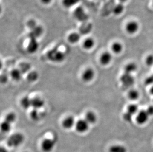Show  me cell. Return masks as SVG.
<instances>
[{
    "label": "cell",
    "mask_w": 153,
    "mask_h": 152,
    "mask_svg": "<svg viewBox=\"0 0 153 152\" xmlns=\"http://www.w3.org/2000/svg\"><path fill=\"white\" fill-rule=\"evenodd\" d=\"M49 58L53 61H62L65 58V55L60 51L58 50H52L49 54Z\"/></svg>",
    "instance_id": "30bf717a"
},
{
    "label": "cell",
    "mask_w": 153,
    "mask_h": 152,
    "mask_svg": "<svg viewBox=\"0 0 153 152\" xmlns=\"http://www.w3.org/2000/svg\"><path fill=\"white\" fill-rule=\"evenodd\" d=\"M11 125L10 123L6 121L2 122L1 125V129L2 132L4 133H8L11 129Z\"/></svg>",
    "instance_id": "f1b7e54d"
},
{
    "label": "cell",
    "mask_w": 153,
    "mask_h": 152,
    "mask_svg": "<svg viewBox=\"0 0 153 152\" xmlns=\"http://www.w3.org/2000/svg\"><path fill=\"white\" fill-rule=\"evenodd\" d=\"M124 29L126 33L130 35L136 34L140 29V24L138 22L135 20H129L126 22Z\"/></svg>",
    "instance_id": "7a4b0ae2"
},
{
    "label": "cell",
    "mask_w": 153,
    "mask_h": 152,
    "mask_svg": "<svg viewBox=\"0 0 153 152\" xmlns=\"http://www.w3.org/2000/svg\"><path fill=\"white\" fill-rule=\"evenodd\" d=\"M18 68L19 69L22 74H28L30 72L31 65L28 62H23L19 65Z\"/></svg>",
    "instance_id": "603a6c76"
},
{
    "label": "cell",
    "mask_w": 153,
    "mask_h": 152,
    "mask_svg": "<svg viewBox=\"0 0 153 152\" xmlns=\"http://www.w3.org/2000/svg\"><path fill=\"white\" fill-rule=\"evenodd\" d=\"M39 77V74L35 71H32L27 74V80L30 83L36 82Z\"/></svg>",
    "instance_id": "83f0119b"
},
{
    "label": "cell",
    "mask_w": 153,
    "mask_h": 152,
    "mask_svg": "<svg viewBox=\"0 0 153 152\" xmlns=\"http://www.w3.org/2000/svg\"><path fill=\"white\" fill-rule=\"evenodd\" d=\"M138 66L136 63L131 62L127 63L124 68V73L132 75V74L135 73L137 70Z\"/></svg>",
    "instance_id": "5bb4252c"
},
{
    "label": "cell",
    "mask_w": 153,
    "mask_h": 152,
    "mask_svg": "<svg viewBox=\"0 0 153 152\" xmlns=\"http://www.w3.org/2000/svg\"><path fill=\"white\" fill-rule=\"evenodd\" d=\"M95 45V41L93 38L88 37L84 40L83 42V47L87 50L92 49Z\"/></svg>",
    "instance_id": "ac0fdd59"
},
{
    "label": "cell",
    "mask_w": 153,
    "mask_h": 152,
    "mask_svg": "<svg viewBox=\"0 0 153 152\" xmlns=\"http://www.w3.org/2000/svg\"><path fill=\"white\" fill-rule=\"evenodd\" d=\"M80 0H62V6L67 9H69L75 6Z\"/></svg>",
    "instance_id": "4316f807"
},
{
    "label": "cell",
    "mask_w": 153,
    "mask_h": 152,
    "mask_svg": "<svg viewBox=\"0 0 153 152\" xmlns=\"http://www.w3.org/2000/svg\"><path fill=\"white\" fill-rule=\"evenodd\" d=\"M150 117L146 110H141L136 114L135 120L138 125H144L148 122Z\"/></svg>",
    "instance_id": "277c9868"
},
{
    "label": "cell",
    "mask_w": 153,
    "mask_h": 152,
    "mask_svg": "<svg viewBox=\"0 0 153 152\" xmlns=\"http://www.w3.org/2000/svg\"><path fill=\"white\" fill-rule=\"evenodd\" d=\"M128 97L132 101H136L140 97V93L138 91L135 89H130L128 93Z\"/></svg>",
    "instance_id": "484cf974"
},
{
    "label": "cell",
    "mask_w": 153,
    "mask_h": 152,
    "mask_svg": "<svg viewBox=\"0 0 153 152\" xmlns=\"http://www.w3.org/2000/svg\"><path fill=\"white\" fill-rule=\"evenodd\" d=\"M81 39V36L79 33L77 32H72L68 35V40L70 43L74 44L79 41Z\"/></svg>",
    "instance_id": "d6986e66"
},
{
    "label": "cell",
    "mask_w": 153,
    "mask_h": 152,
    "mask_svg": "<svg viewBox=\"0 0 153 152\" xmlns=\"http://www.w3.org/2000/svg\"><path fill=\"white\" fill-rule=\"evenodd\" d=\"M125 10L124 4L123 3H120L114 6L113 7V13L114 15L119 16L123 14Z\"/></svg>",
    "instance_id": "44dd1931"
},
{
    "label": "cell",
    "mask_w": 153,
    "mask_h": 152,
    "mask_svg": "<svg viewBox=\"0 0 153 152\" xmlns=\"http://www.w3.org/2000/svg\"><path fill=\"white\" fill-rule=\"evenodd\" d=\"M113 59V55L110 52H102L100 58L101 64L104 66L108 65Z\"/></svg>",
    "instance_id": "9c48e42d"
},
{
    "label": "cell",
    "mask_w": 153,
    "mask_h": 152,
    "mask_svg": "<svg viewBox=\"0 0 153 152\" xmlns=\"http://www.w3.org/2000/svg\"><path fill=\"white\" fill-rule=\"evenodd\" d=\"M25 140L24 135L21 133L17 132L10 135L7 140V145L10 147H17L20 146Z\"/></svg>",
    "instance_id": "6da1fadb"
},
{
    "label": "cell",
    "mask_w": 153,
    "mask_h": 152,
    "mask_svg": "<svg viewBox=\"0 0 153 152\" xmlns=\"http://www.w3.org/2000/svg\"><path fill=\"white\" fill-rule=\"evenodd\" d=\"M76 131L80 134H83L88 131L89 124L85 119H80L76 122L75 125Z\"/></svg>",
    "instance_id": "8992f818"
},
{
    "label": "cell",
    "mask_w": 153,
    "mask_h": 152,
    "mask_svg": "<svg viewBox=\"0 0 153 152\" xmlns=\"http://www.w3.org/2000/svg\"><path fill=\"white\" fill-rule=\"evenodd\" d=\"M146 110L150 117L153 116V105L149 106Z\"/></svg>",
    "instance_id": "e575fe53"
},
{
    "label": "cell",
    "mask_w": 153,
    "mask_h": 152,
    "mask_svg": "<svg viewBox=\"0 0 153 152\" xmlns=\"http://www.w3.org/2000/svg\"><path fill=\"white\" fill-rule=\"evenodd\" d=\"M139 111L138 106L136 105V104H131L127 107L126 113L133 117L134 115H136Z\"/></svg>",
    "instance_id": "7402d4cb"
},
{
    "label": "cell",
    "mask_w": 153,
    "mask_h": 152,
    "mask_svg": "<svg viewBox=\"0 0 153 152\" xmlns=\"http://www.w3.org/2000/svg\"><path fill=\"white\" fill-rule=\"evenodd\" d=\"M111 51L116 55H119L123 52V45L119 41H116L113 43L111 45Z\"/></svg>",
    "instance_id": "2e32d148"
},
{
    "label": "cell",
    "mask_w": 153,
    "mask_h": 152,
    "mask_svg": "<svg viewBox=\"0 0 153 152\" xmlns=\"http://www.w3.org/2000/svg\"><path fill=\"white\" fill-rule=\"evenodd\" d=\"M22 75L23 74L18 68L13 69L10 73V77L16 81L20 80L22 79Z\"/></svg>",
    "instance_id": "cb8c5ba5"
},
{
    "label": "cell",
    "mask_w": 153,
    "mask_h": 152,
    "mask_svg": "<svg viewBox=\"0 0 153 152\" xmlns=\"http://www.w3.org/2000/svg\"><path fill=\"white\" fill-rule=\"evenodd\" d=\"M127 1H128V0H119L120 3H123V4L126 3Z\"/></svg>",
    "instance_id": "f35d334b"
},
{
    "label": "cell",
    "mask_w": 153,
    "mask_h": 152,
    "mask_svg": "<svg viewBox=\"0 0 153 152\" xmlns=\"http://www.w3.org/2000/svg\"><path fill=\"white\" fill-rule=\"evenodd\" d=\"M145 63L148 67L153 66V54H150L146 56L145 59Z\"/></svg>",
    "instance_id": "1f68e13d"
},
{
    "label": "cell",
    "mask_w": 153,
    "mask_h": 152,
    "mask_svg": "<svg viewBox=\"0 0 153 152\" xmlns=\"http://www.w3.org/2000/svg\"><path fill=\"white\" fill-rule=\"evenodd\" d=\"M39 113H38V110L33 109L31 111L30 114V117L31 119L34 121H37L39 120Z\"/></svg>",
    "instance_id": "4dcf8cb0"
},
{
    "label": "cell",
    "mask_w": 153,
    "mask_h": 152,
    "mask_svg": "<svg viewBox=\"0 0 153 152\" xmlns=\"http://www.w3.org/2000/svg\"><path fill=\"white\" fill-rule=\"evenodd\" d=\"M95 73L94 70L91 68H88L83 72L81 77L84 82L87 83L92 81L95 77Z\"/></svg>",
    "instance_id": "ba28073f"
},
{
    "label": "cell",
    "mask_w": 153,
    "mask_h": 152,
    "mask_svg": "<svg viewBox=\"0 0 153 152\" xmlns=\"http://www.w3.org/2000/svg\"><path fill=\"white\" fill-rule=\"evenodd\" d=\"M16 114L14 113L13 112H10L6 115L4 121L12 124L16 121Z\"/></svg>",
    "instance_id": "f546056e"
},
{
    "label": "cell",
    "mask_w": 153,
    "mask_h": 152,
    "mask_svg": "<svg viewBox=\"0 0 153 152\" xmlns=\"http://www.w3.org/2000/svg\"><path fill=\"white\" fill-rule=\"evenodd\" d=\"M44 101L41 98L34 97L31 99V107L33 109L39 110L44 106Z\"/></svg>",
    "instance_id": "9a60e30c"
},
{
    "label": "cell",
    "mask_w": 153,
    "mask_h": 152,
    "mask_svg": "<svg viewBox=\"0 0 153 152\" xmlns=\"http://www.w3.org/2000/svg\"><path fill=\"white\" fill-rule=\"evenodd\" d=\"M145 83L147 85H153V75L149 76L145 80Z\"/></svg>",
    "instance_id": "836d02e7"
},
{
    "label": "cell",
    "mask_w": 153,
    "mask_h": 152,
    "mask_svg": "<svg viewBox=\"0 0 153 152\" xmlns=\"http://www.w3.org/2000/svg\"><path fill=\"white\" fill-rule=\"evenodd\" d=\"M56 145V142L53 139L46 138L42 141L41 147L43 152H51L53 150Z\"/></svg>",
    "instance_id": "5b68a950"
},
{
    "label": "cell",
    "mask_w": 153,
    "mask_h": 152,
    "mask_svg": "<svg viewBox=\"0 0 153 152\" xmlns=\"http://www.w3.org/2000/svg\"><path fill=\"white\" fill-rule=\"evenodd\" d=\"M52 0H40V1L43 4L47 5L52 2Z\"/></svg>",
    "instance_id": "8d00e7d4"
},
{
    "label": "cell",
    "mask_w": 153,
    "mask_h": 152,
    "mask_svg": "<svg viewBox=\"0 0 153 152\" xmlns=\"http://www.w3.org/2000/svg\"><path fill=\"white\" fill-rule=\"evenodd\" d=\"M76 122L74 117L71 116L67 117L62 121V125L65 129H70L75 125Z\"/></svg>",
    "instance_id": "8fae6325"
},
{
    "label": "cell",
    "mask_w": 153,
    "mask_h": 152,
    "mask_svg": "<svg viewBox=\"0 0 153 152\" xmlns=\"http://www.w3.org/2000/svg\"><path fill=\"white\" fill-rule=\"evenodd\" d=\"M74 16L77 20L82 22L87 21L89 18L88 14L82 7H78L75 9L74 12Z\"/></svg>",
    "instance_id": "3957f363"
},
{
    "label": "cell",
    "mask_w": 153,
    "mask_h": 152,
    "mask_svg": "<svg viewBox=\"0 0 153 152\" xmlns=\"http://www.w3.org/2000/svg\"><path fill=\"white\" fill-rule=\"evenodd\" d=\"M37 25L36 21L33 19H31L27 22V26L30 30L34 28Z\"/></svg>",
    "instance_id": "d6a6232c"
},
{
    "label": "cell",
    "mask_w": 153,
    "mask_h": 152,
    "mask_svg": "<svg viewBox=\"0 0 153 152\" xmlns=\"http://www.w3.org/2000/svg\"><path fill=\"white\" fill-rule=\"evenodd\" d=\"M7 80V76H6V75H1V83H5Z\"/></svg>",
    "instance_id": "d590c367"
},
{
    "label": "cell",
    "mask_w": 153,
    "mask_h": 152,
    "mask_svg": "<svg viewBox=\"0 0 153 152\" xmlns=\"http://www.w3.org/2000/svg\"><path fill=\"white\" fill-rule=\"evenodd\" d=\"M39 44L35 39H30L28 44L27 50L29 53H34L37 50Z\"/></svg>",
    "instance_id": "4fadbf2b"
},
{
    "label": "cell",
    "mask_w": 153,
    "mask_h": 152,
    "mask_svg": "<svg viewBox=\"0 0 153 152\" xmlns=\"http://www.w3.org/2000/svg\"><path fill=\"white\" fill-rule=\"evenodd\" d=\"M43 31V28L42 26L37 25L34 28L32 29L29 33V37L30 39H37V38L40 37L42 35Z\"/></svg>",
    "instance_id": "7c38bea8"
},
{
    "label": "cell",
    "mask_w": 153,
    "mask_h": 152,
    "mask_svg": "<svg viewBox=\"0 0 153 152\" xmlns=\"http://www.w3.org/2000/svg\"><path fill=\"white\" fill-rule=\"evenodd\" d=\"M150 93L153 96V86H152V87L150 89Z\"/></svg>",
    "instance_id": "74e56055"
},
{
    "label": "cell",
    "mask_w": 153,
    "mask_h": 152,
    "mask_svg": "<svg viewBox=\"0 0 153 152\" xmlns=\"http://www.w3.org/2000/svg\"><path fill=\"white\" fill-rule=\"evenodd\" d=\"M84 119L89 124H94L96 123L97 121V115L93 111H88L85 115Z\"/></svg>",
    "instance_id": "e0dca14e"
},
{
    "label": "cell",
    "mask_w": 153,
    "mask_h": 152,
    "mask_svg": "<svg viewBox=\"0 0 153 152\" xmlns=\"http://www.w3.org/2000/svg\"><path fill=\"white\" fill-rule=\"evenodd\" d=\"M20 104L23 109H28L31 107V99L28 96H25L22 98Z\"/></svg>",
    "instance_id": "d4e9b609"
},
{
    "label": "cell",
    "mask_w": 153,
    "mask_h": 152,
    "mask_svg": "<svg viewBox=\"0 0 153 152\" xmlns=\"http://www.w3.org/2000/svg\"></svg>",
    "instance_id": "ab89813d"
},
{
    "label": "cell",
    "mask_w": 153,
    "mask_h": 152,
    "mask_svg": "<svg viewBox=\"0 0 153 152\" xmlns=\"http://www.w3.org/2000/svg\"><path fill=\"white\" fill-rule=\"evenodd\" d=\"M108 152H127V150L124 145L114 144L110 147L108 149Z\"/></svg>",
    "instance_id": "ffe728a7"
},
{
    "label": "cell",
    "mask_w": 153,
    "mask_h": 152,
    "mask_svg": "<svg viewBox=\"0 0 153 152\" xmlns=\"http://www.w3.org/2000/svg\"><path fill=\"white\" fill-rule=\"evenodd\" d=\"M120 80L122 85L126 88L132 86L135 82L134 79L132 75L126 73L123 74L120 77Z\"/></svg>",
    "instance_id": "52a82bcc"
}]
</instances>
